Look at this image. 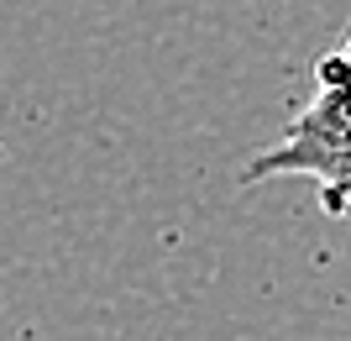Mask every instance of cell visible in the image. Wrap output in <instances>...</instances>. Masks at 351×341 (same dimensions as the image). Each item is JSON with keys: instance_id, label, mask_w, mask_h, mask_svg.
<instances>
[{"instance_id": "6da1fadb", "label": "cell", "mask_w": 351, "mask_h": 341, "mask_svg": "<svg viewBox=\"0 0 351 341\" xmlns=\"http://www.w3.org/2000/svg\"><path fill=\"white\" fill-rule=\"evenodd\" d=\"M273 178L315 184L320 210L351 226V27L315 63V95L241 168V184H273Z\"/></svg>"}]
</instances>
